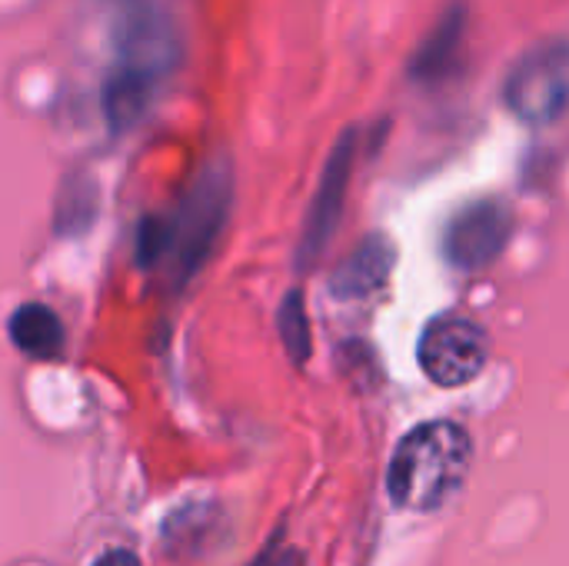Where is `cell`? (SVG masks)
Masks as SVG:
<instances>
[{
	"mask_svg": "<svg viewBox=\"0 0 569 566\" xmlns=\"http://www.w3.org/2000/svg\"><path fill=\"white\" fill-rule=\"evenodd\" d=\"M470 434L453 420H430L410 430L390 460L387 494L393 507L410 514H433L447 507L470 470Z\"/></svg>",
	"mask_w": 569,
	"mask_h": 566,
	"instance_id": "obj_1",
	"label": "cell"
},
{
	"mask_svg": "<svg viewBox=\"0 0 569 566\" xmlns=\"http://www.w3.org/2000/svg\"><path fill=\"white\" fill-rule=\"evenodd\" d=\"M233 203V170L227 157L210 160L190 183L183 203L170 220V274L177 287H187L213 254Z\"/></svg>",
	"mask_w": 569,
	"mask_h": 566,
	"instance_id": "obj_2",
	"label": "cell"
},
{
	"mask_svg": "<svg viewBox=\"0 0 569 566\" xmlns=\"http://www.w3.org/2000/svg\"><path fill=\"white\" fill-rule=\"evenodd\" d=\"M569 97V47L563 37L530 47L503 83L510 113L527 123H553L563 117Z\"/></svg>",
	"mask_w": 569,
	"mask_h": 566,
	"instance_id": "obj_3",
	"label": "cell"
},
{
	"mask_svg": "<svg viewBox=\"0 0 569 566\" xmlns=\"http://www.w3.org/2000/svg\"><path fill=\"white\" fill-rule=\"evenodd\" d=\"M420 370L437 387H463L480 377V370L490 360V337L487 330L470 317H437L427 324L420 347H417Z\"/></svg>",
	"mask_w": 569,
	"mask_h": 566,
	"instance_id": "obj_4",
	"label": "cell"
},
{
	"mask_svg": "<svg viewBox=\"0 0 569 566\" xmlns=\"http://www.w3.org/2000/svg\"><path fill=\"white\" fill-rule=\"evenodd\" d=\"M357 140L360 133L350 127L340 133V140L333 143L317 193L310 200L307 220H303V234H300V247H297V267L300 270H313L327 250V244L333 240L340 217H343V203H347V187L353 177V163H357Z\"/></svg>",
	"mask_w": 569,
	"mask_h": 566,
	"instance_id": "obj_5",
	"label": "cell"
},
{
	"mask_svg": "<svg viewBox=\"0 0 569 566\" xmlns=\"http://www.w3.org/2000/svg\"><path fill=\"white\" fill-rule=\"evenodd\" d=\"M513 237V210L500 197H480L457 210V217L443 230V257L457 270H483L490 267Z\"/></svg>",
	"mask_w": 569,
	"mask_h": 566,
	"instance_id": "obj_6",
	"label": "cell"
},
{
	"mask_svg": "<svg viewBox=\"0 0 569 566\" xmlns=\"http://www.w3.org/2000/svg\"><path fill=\"white\" fill-rule=\"evenodd\" d=\"M397 264V247L383 234H370L350 257L337 264L327 287L337 300H363L387 287Z\"/></svg>",
	"mask_w": 569,
	"mask_h": 566,
	"instance_id": "obj_7",
	"label": "cell"
},
{
	"mask_svg": "<svg viewBox=\"0 0 569 566\" xmlns=\"http://www.w3.org/2000/svg\"><path fill=\"white\" fill-rule=\"evenodd\" d=\"M463 37H467V0H453L433 23V30L420 40L417 53L410 57V77L417 83H440L457 63Z\"/></svg>",
	"mask_w": 569,
	"mask_h": 566,
	"instance_id": "obj_8",
	"label": "cell"
},
{
	"mask_svg": "<svg viewBox=\"0 0 569 566\" xmlns=\"http://www.w3.org/2000/svg\"><path fill=\"white\" fill-rule=\"evenodd\" d=\"M7 334L30 360H57L63 354V324L47 304H20L10 314Z\"/></svg>",
	"mask_w": 569,
	"mask_h": 566,
	"instance_id": "obj_9",
	"label": "cell"
},
{
	"mask_svg": "<svg viewBox=\"0 0 569 566\" xmlns=\"http://www.w3.org/2000/svg\"><path fill=\"white\" fill-rule=\"evenodd\" d=\"M277 330H280V340L290 354V360L297 367H303L310 360V350H313V340H310V320H307V304H303V294L300 290H290L277 310Z\"/></svg>",
	"mask_w": 569,
	"mask_h": 566,
	"instance_id": "obj_10",
	"label": "cell"
},
{
	"mask_svg": "<svg viewBox=\"0 0 569 566\" xmlns=\"http://www.w3.org/2000/svg\"><path fill=\"white\" fill-rule=\"evenodd\" d=\"M170 250V220L160 214H150L137 227V267L153 270Z\"/></svg>",
	"mask_w": 569,
	"mask_h": 566,
	"instance_id": "obj_11",
	"label": "cell"
},
{
	"mask_svg": "<svg viewBox=\"0 0 569 566\" xmlns=\"http://www.w3.org/2000/svg\"><path fill=\"white\" fill-rule=\"evenodd\" d=\"M253 566H300V557H297L293 550H283V547L273 544V547H270Z\"/></svg>",
	"mask_w": 569,
	"mask_h": 566,
	"instance_id": "obj_12",
	"label": "cell"
},
{
	"mask_svg": "<svg viewBox=\"0 0 569 566\" xmlns=\"http://www.w3.org/2000/svg\"><path fill=\"white\" fill-rule=\"evenodd\" d=\"M93 566H140V560L130 550H110V554H103Z\"/></svg>",
	"mask_w": 569,
	"mask_h": 566,
	"instance_id": "obj_13",
	"label": "cell"
}]
</instances>
